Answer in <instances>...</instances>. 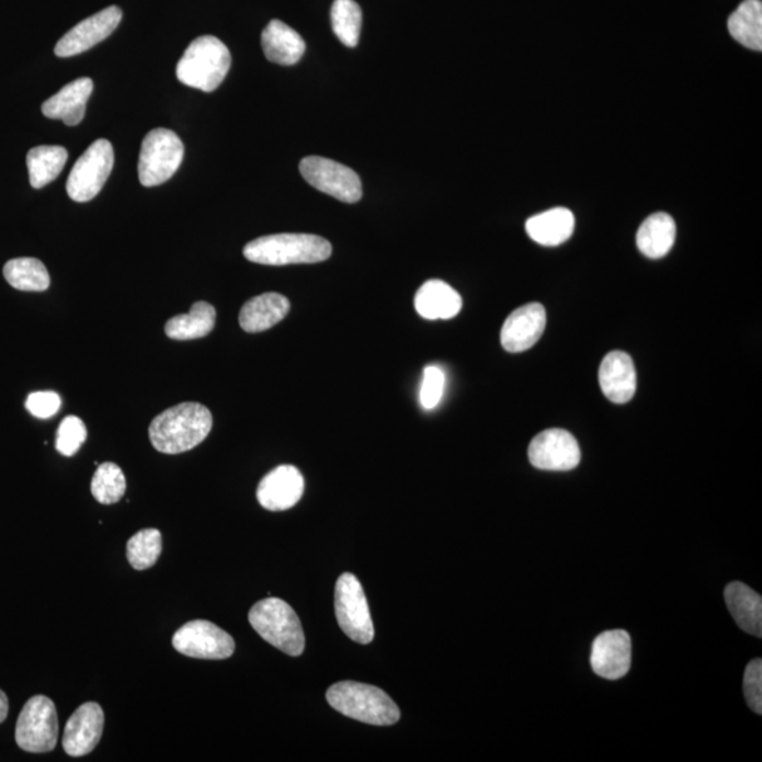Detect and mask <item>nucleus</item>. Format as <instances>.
<instances>
[{
  "mask_svg": "<svg viewBox=\"0 0 762 762\" xmlns=\"http://www.w3.org/2000/svg\"><path fill=\"white\" fill-rule=\"evenodd\" d=\"M213 424L208 408L200 402H181L151 421L150 442L161 454H183L203 444Z\"/></svg>",
  "mask_w": 762,
  "mask_h": 762,
  "instance_id": "1",
  "label": "nucleus"
},
{
  "mask_svg": "<svg viewBox=\"0 0 762 762\" xmlns=\"http://www.w3.org/2000/svg\"><path fill=\"white\" fill-rule=\"evenodd\" d=\"M243 254L249 262L264 265L312 264L331 258L332 244L317 235L278 234L252 240Z\"/></svg>",
  "mask_w": 762,
  "mask_h": 762,
  "instance_id": "2",
  "label": "nucleus"
},
{
  "mask_svg": "<svg viewBox=\"0 0 762 762\" xmlns=\"http://www.w3.org/2000/svg\"><path fill=\"white\" fill-rule=\"evenodd\" d=\"M327 701L343 716L366 725L393 726L400 720V709L385 691L359 682H339L329 687Z\"/></svg>",
  "mask_w": 762,
  "mask_h": 762,
  "instance_id": "3",
  "label": "nucleus"
},
{
  "mask_svg": "<svg viewBox=\"0 0 762 762\" xmlns=\"http://www.w3.org/2000/svg\"><path fill=\"white\" fill-rule=\"evenodd\" d=\"M230 64L232 57L228 47L219 38L203 36L186 47L184 56L177 64L175 73L186 87L214 92L228 76Z\"/></svg>",
  "mask_w": 762,
  "mask_h": 762,
  "instance_id": "4",
  "label": "nucleus"
},
{
  "mask_svg": "<svg viewBox=\"0 0 762 762\" xmlns=\"http://www.w3.org/2000/svg\"><path fill=\"white\" fill-rule=\"evenodd\" d=\"M249 622L264 641L287 656L299 657L305 650L302 622L284 600L268 598L255 603L249 612Z\"/></svg>",
  "mask_w": 762,
  "mask_h": 762,
  "instance_id": "5",
  "label": "nucleus"
},
{
  "mask_svg": "<svg viewBox=\"0 0 762 762\" xmlns=\"http://www.w3.org/2000/svg\"><path fill=\"white\" fill-rule=\"evenodd\" d=\"M184 159V145L173 130L159 129L147 133L141 143L139 180L141 185L156 186L166 183L180 169Z\"/></svg>",
  "mask_w": 762,
  "mask_h": 762,
  "instance_id": "6",
  "label": "nucleus"
},
{
  "mask_svg": "<svg viewBox=\"0 0 762 762\" xmlns=\"http://www.w3.org/2000/svg\"><path fill=\"white\" fill-rule=\"evenodd\" d=\"M16 742L27 752H50L58 741V715L50 697L37 695L26 702L16 725Z\"/></svg>",
  "mask_w": 762,
  "mask_h": 762,
  "instance_id": "7",
  "label": "nucleus"
},
{
  "mask_svg": "<svg viewBox=\"0 0 762 762\" xmlns=\"http://www.w3.org/2000/svg\"><path fill=\"white\" fill-rule=\"evenodd\" d=\"M113 147L111 141H93L83 152L67 181V193L76 203H88L101 193L112 173Z\"/></svg>",
  "mask_w": 762,
  "mask_h": 762,
  "instance_id": "8",
  "label": "nucleus"
},
{
  "mask_svg": "<svg viewBox=\"0 0 762 762\" xmlns=\"http://www.w3.org/2000/svg\"><path fill=\"white\" fill-rule=\"evenodd\" d=\"M335 614L339 627L351 640L371 644L375 638L365 590L355 575L343 573L335 588Z\"/></svg>",
  "mask_w": 762,
  "mask_h": 762,
  "instance_id": "9",
  "label": "nucleus"
},
{
  "mask_svg": "<svg viewBox=\"0 0 762 762\" xmlns=\"http://www.w3.org/2000/svg\"><path fill=\"white\" fill-rule=\"evenodd\" d=\"M305 181L323 194L333 196L342 203L355 204L362 198V181L349 167L326 157H305L299 163Z\"/></svg>",
  "mask_w": 762,
  "mask_h": 762,
  "instance_id": "10",
  "label": "nucleus"
},
{
  "mask_svg": "<svg viewBox=\"0 0 762 762\" xmlns=\"http://www.w3.org/2000/svg\"><path fill=\"white\" fill-rule=\"evenodd\" d=\"M173 647L190 658L226 660L234 656L235 640L214 623L194 621L175 632Z\"/></svg>",
  "mask_w": 762,
  "mask_h": 762,
  "instance_id": "11",
  "label": "nucleus"
},
{
  "mask_svg": "<svg viewBox=\"0 0 762 762\" xmlns=\"http://www.w3.org/2000/svg\"><path fill=\"white\" fill-rule=\"evenodd\" d=\"M528 459L534 468L541 470H572L580 462L577 437L558 428L541 432L531 441Z\"/></svg>",
  "mask_w": 762,
  "mask_h": 762,
  "instance_id": "12",
  "label": "nucleus"
},
{
  "mask_svg": "<svg viewBox=\"0 0 762 762\" xmlns=\"http://www.w3.org/2000/svg\"><path fill=\"white\" fill-rule=\"evenodd\" d=\"M122 21V11L117 7L103 9L100 13L86 19L60 38L56 46V56L67 58L90 50L98 43L110 37Z\"/></svg>",
  "mask_w": 762,
  "mask_h": 762,
  "instance_id": "13",
  "label": "nucleus"
},
{
  "mask_svg": "<svg viewBox=\"0 0 762 762\" xmlns=\"http://www.w3.org/2000/svg\"><path fill=\"white\" fill-rule=\"evenodd\" d=\"M590 663L594 673L604 680L617 681L626 676L632 667V638L624 630L600 634L593 641Z\"/></svg>",
  "mask_w": 762,
  "mask_h": 762,
  "instance_id": "14",
  "label": "nucleus"
},
{
  "mask_svg": "<svg viewBox=\"0 0 762 762\" xmlns=\"http://www.w3.org/2000/svg\"><path fill=\"white\" fill-rule=\"evenodd\" d=\"M105 715L95 702L83 703L72 713L64 730V751L70 757L90 754L100 744Z\"/></svg>",
  "mask_w": 762,
  "mask_h": 762,
  "instance_id": "15",
  "label": "nucleus"
},
{
  "mask_svg": "<svg viewBox=\"0 0 762 762\" xmlns=\"http://www.w3.org/2000/svg\"><path fill=\"white\" fill-rule=\"evenodd\" d=\"M547 312L539 303H530L515 309L501 328V345L510 353L528 351L543 337Z\"/></svg>",
  "mask_w": 762,
  "mask_h": 762,
  "instance_id": "16",
  "label": "nucleus"
},
{
  "mask_svg": "<svg viewBox=\"0 0 762 762\" xmlns=\"http://www.w3.org/2000/svg\"><path fill=\"white\" fill-rule=\"evenodd\" d=\"M304 476L295 466L282 465L269 471L260 481L258 500L270 511H284L294 508L304 494Z\"/></svg>",
  "mask_w": 762,
  "mask_h": 762,
  "instance_id": "17",
  "label": "nucleus"
},
{
  "mask_svg": "<svg viewBox=\"0 0 762 762\" xmlns=\"http://www.w3.org/2000/svg\"><path fill=\"white\" fill-rule=\"evenodd\" d=\"M603 395L616 405H626L637 390V373L627 353L614 351L603 359L599 368Z\"/></svg>",
  "mask_w": 762,
  "mask_h": 762,
  "instance_id": "18",
  "label": "nucleus"
},
{
  "mask_svg": "<svg viewBox=\"0 0 762 762\" xmlns=\"http://www.w3.org/2000/svg\"><path fill=\"white\" fill-rule=\"evenodd\" d=\"M92 91L91 78H80L67 83L60 92L43 103V115L50 120L62 121L67 126L80 125L86 116L87 102Z\"/></svg>",
  "mask_w": 762,
  "mask_h": 762,
  "instance_id": "19",
  "label": "nucleus"
},
{
  "mask_svg": "<svg viewBox=\"0 0 762 762\" xmlns=\"http://www.w3.org/2000/svg\"><path fill=\"white\" fill-rule=\"evenodd\" d=\"M288 312L287 297L278 293H265L243 305L239 314V323L244 332H264L282 322Z\"/></svg>",
  "mask_w": 762,
  "mask_h": 762,
  "instance_id": "20",
  "label": "nucleus"
},
{
  "mask_svg": "<svg viewBox=\"0 0 762 762\" xmlns=\"http://www.w3.org/2000/svg\"><path fill=\"white\" fill-rule=\"evenodd\" d=\"M462 304L459 293L441 280H428L414 298L417 312L430 321L455 318L460 312Z\"/></svg>",
  "mask_w": 762,
  "mask_h": 762,
  "instance_id": "21",
  "label": "nucleus"
},
{
  "mask_svg": "<svg viewBox=\"0 0 762 762\" xmlns=\"http://www.w3.org/2000/svg\"><path fill=\"white\" fill-rule=\"evenodd\" d=\"M262 47L265 58L280 66H294L305 53L304 38L282 21H272L265 26Z\"/></svg>",
  "mask_w": 762,
  "mask_h": 762,
  "instance_id": "22",
  "label": "nucleus"
},
{
  "mask_svg": "<svg viewBox=\"0 0 762 762\" xmlns=\"http://www.w3.org/2000/svg\"><path fill=\"white\" fill-rule=\"evenodd\" d=\"M727 607L742 632L757 638L762 637V599L759 593L741 582L727 584Z\"/></svg>",
  "mask_w": 762,
  "mask_h": 762,
  "instance_id": "23",
  "label": "nucleus"
},
{
  "mask_svg": "<svg viewBox=\"0 0 762 762\" xmlns=\"http://www.w3.org/2000/svg\"><path fill=\"white\" fill-rule=\"evenodd\" d=\"M525 229L534 242L543 246H559L572 236L575 216L567 208H554L533 216L525 224Z\"/></svg>",
  "mask_w": 762,
  "mask_h": 762,
  "instance_id": "24",
  "label": "nucleus"
},
{
  "mask_svg": "<svg viewBox=\"0 0 762 762\" xmlns=\"http://www.w3.org/2000/svg\"><path fill=\"white\" fill-rule=\"evenodd\" d=\"M676 238V225L671 215L658 213L648 216L637 232L640 252L650 259H661L671 252Z\"/></svg>",
  "mask_w": 762,
  "mask_h": 762,
  "instance_id": "25",
  "label": "nucleus"
},
{
  "mask_svg": "<svg viewBox=\"0 0 762 762\" xmlns=\"http://www.w3.org/2000/svg\"><path fill=\"white\" fill-rule=\"evenodd\" d=\"M216 311L213 305L198 302L189 314L171 318L166 323V333L175 341H193L209 335L214 331Z\"/></svg>",
  "mask_w": 762,
  "mask_h": 762,
  "instance_id": "26",
  "label": "nucleus"
},
{
  "mask_svg": "<svg viewBox=\"0 0 762 762\" xmlns=\"http://www.w3.org/2000/svg\"><path fill=\"white\" fill-rule=\"evenodd\" d=\"M727 27L731 37L750 50H762V3L761 0H744L731 14Z\"/></svg>",
  "mask_w": 762,
  "mask_h": 762,
  "instance_id": "27",
  "label": "nucleus"
},
{
  "mask_svg": "<svg viewBox=\"0 0 762 762\" xmlns=\"http://www.w3.org/2000/svg\"><path fill=\"white\" fill-rule=\"evenodd\" d=\"M68 160L61 146H38L27 152V169L33 189L41 190L60 175Z\"/></svg>",
  "mask_w": 762,
  "mask_h": 762,
  "instance_id": "28",
  "label": "nucleus"
},
{
  "mask_svg": "<svg viewBox=\"0 0 762 762\" xmlns=\"http://www.w3.org/2000/svg\"><path fill=\"white\" fill-rule=\"evenodd\" d=\"M3 275L13 288L21 292H46L50 287V274L46 265L37 259H13L4 264Z\"/></svg>",
  "mask_w": 762,
  "mask_h": 762,
  "instance_id": "29",
  "label": "nucleus"
},
{
  "mask_svg": "<svg viewBox=\"0 0 762 762\" xmlns=\"http://www.w3.org/2000/svg\"><path fill=\"white\" fill-rule=\"evenodd\" d=\"M332 31L346 47H356L361 38L362 9L355 0H335L331 9Z\"/></svg>",
  "mask_w": 762,
  "mask_h": 762,
  "instance_id": "30",
  "label": "nucleus"
},
{
  "mask_svg": "<svg viewBox=\"0 0 762 762\" xmlns=\"http://www.w3.org/2000/svg\"><path fill=\"white\" fill-rule=\"evenodd\" d=\"M163 550V537L156 528L140 530L127 541V560L136 570L155 567Z\"/></svg>",
  "mask_w": 762,
  "mask_h": 762,
  "instance_id": "31",
  "label": "nucleus"
},
{
  "mask_svg": "<svg viewBox=\"0 0 762 762\" xmlns=\"http://www.w3.org/2000/svg\"><path fill=\"white\" fill-rule=\"evenodd\" d=\"M91 491L101 504H115L126 493V478L123 470L112 462L98 466L93 475Z\"/></svg>",
  "mask_w": 762,
  "mask_h": 762,
  "instance_id": "32",
  "label": "nucleus"
},
{
  "mask_svg": "<svg viewBox=\"0 0 762 762\" xmlns=\"http://www.w3.org/2000/svg\"><path fill=\"white\" fill-rule=\"evenodd\" d=\"M87 441V427L81 418L68 416L64 418L57 431L56 447L64 456H73Z\"/></svg>",
  "mask_w": 762,
  "mask_h": 762,
  "instance_id": "33",
  "label": "nucleus"
},
{
  "mask_svg": "<svg viewBox=\"0 0 762 762\" xmlns=\"http://www.w3.org/2000/svg\"><path fill=\"white\" fill-rule=\"evenodd\" d=\"M445 390V375L437 366H428L422 377L420 401L425 410H434L440 405Z\"/></svg>",
  "mask_w": 762,
  "mask_h": 762,
  "instance_id": "34",
  "label": "nucleus"
},
{
  "mask_svg": "<svg viewBox=\"0 0 762 762\" xmlns=\"http://www.w3.org/2000/svg\"><path fill=\"white\" fill-rule=\"evenodd\" d=\"M744 696L751 710L762 715V661L752 660L744 672Z\"/></svg>",
  "mask_w": 762,
  "mask_h": 762,
  "instance_id": "35",
  "label": "nucleus"
},
{
  "mask_svg": "<svg viewBox=\"0 0 762 762\" xmlns=\"http://www.w3.org/2000/svg\"><path fill=\"white\" fill-rule=\"evenodd\" d=\"M27 411L33 417L47 420L56 416L61 408V397L56 391H36L32 393L26 400Z\"/></svg>",
  "mask_w": 762,
  "mask_h": 762,
  "instance_id": "36",
  "label": "nucleus"
},
{
  "mask_svg": "<svg viewBox=\"0 0 762 762\" xmlns=\"http://www.w3.org/2000/svg\"><path fill=\"white\" fill-rule=\"evenodd\" d=\"M8 712H9L8 696L4 695V692L2 690H0V723H3L4 720H7Z\"/></svg>",
  "mask_w": 762,
  "mask_h": 762,
  "instance_id": "37",
  "label": "nucleus"
}]
</instances>
